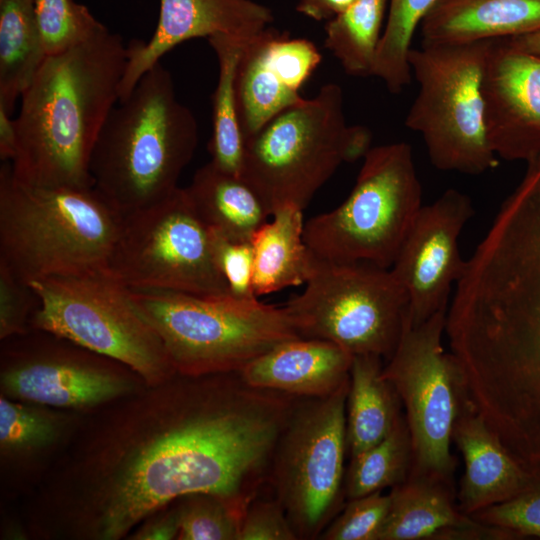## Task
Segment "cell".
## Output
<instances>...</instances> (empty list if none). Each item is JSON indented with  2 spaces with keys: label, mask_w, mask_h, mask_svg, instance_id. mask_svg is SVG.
<instances>
[{
  "label": "cell",
  "mask_w": 540,
  "mask_h": 540,
  "mask_svg": "<svg viewBox=\"0 0 540 540\" xmlns=\"http://www.w3.org/2000/svg\"><path fill=\"white\" fill-rule=\"evenodd\" d=\"M382 372L381 357L353 356L346 402L347 444L351 457L384 439L401 415L399 396Z\"/></svg>",
  "instance_id": "4316f807"
},
{
  "label": "cell",
  "mask_w": 540,
  "mask_h": 540,
  "mask_svg": "<svg viewBox=\"0 0 540 540\" xmlns=\"http://www.w3.org/2000/svg\"><path fill=\"white\" fill-rule=\"evenodd\" d=\"M421 207L411 146L371 147L348 197L308 220L304 241L322 259L391 268Z\"/></svg>",
  "instance_id": "ba28073f"
},
{
  "label": "cell",
  "mask_w": 540,
  "mask_h": 540,
  "mask_svg": "<svg viewBox=\"0 0 540 540\" xmlns=\"http://www.w3.org/2000/svg\"><path fill=\"white\" fill-rule=\"evenodd\" d=\"M34 12L47 56L62 53L107 28L74 0H34Z\"/></svg>",
  "instance_id": "d6a6232c"
},
{
  "label": "cell",
  "mask_w": 540,
  "mask_h": 540,
  "mask_svg": "<svg viewBox=\"0 0 540 540\" xmlns=\"http://www.w3.org/2000/svg\"><path fill=\"white\" fill-rule=\"evenodd\" d=\"M390 506V495L377 491L350 499L319 539L378 540Z\"/></svg>",
  "instance_id": "e575fe53"
},
{
  "label": "cell",
  "mask_w": 540,
  "mask_h": 540,
  "mask_svg": "<svg viewBox=\"0 0 540 540\" xmlns=\"http://www.w3.org/2000/svg\"><path fill=\"white\" fill-rule=\"evenodd\" d=\"M305 285L283 306L302 338L333 342L353 356L390 359L409 306L391 268L315 256Z\"/></svg>",
  "instance_id": "8fae6325"
},
{
  "label": "cell",
  "mask_w": 540,
  "mask_h": 540,
  "mask_svg": "<svg viewBox=\"0 0 540 540\" xmlns=\"http://www.w3.org/2000/svg\"><path fill=\"white\" fill-rule=\"evenodd\" d=\"M198 142L197 119L159 62L107 117L91 154L93 187L123 215L149 206L179 187Z\"/></svg>",
  "instance_id": "277c9868"
},
{
  "label": "cell",
  "mask_w": 540,
  "mask_h": 540,
  "mask_svg": "<svg viewBox=\"0 0 540 540\" xmlns=\"http://www.w3.org/2000/svg\"><path fill=\"white\" fill-rule=\"evenodd\" d=\"M185 190L208 229L234 241H251L271 216L256 190L242 177L211 162L200 167Z\"/></svg>",
  "instance_id": "d4e9b609"
},
{
  "label": "cell",
  "mask_w": 540,
  "mask_h": 540,
  "mask_svg": "<svg viewBox=\"0 0 540 540\" xmlns=\"http://www.w3.org/2000/svg\"><path fill=\"white\" fill-rule=\"evenodd\" d=\"M207 40L218 62V80L212 95L210 162L224 172L242 176L245 138L239 120L236 78L250 39L216 35Z\"/></svg>",
  "instance_id": "83f0119b"
},
{
  "label": "cell",
  "mask_w": 540,
  "mask_h": 540,
  "mask_svg": "<svg viewBox=\"0 0 540 540\" xmlns=\"http://www.w3.org/2000/svg\"><path fill=\"white\" fill-rule=\"evenodd\" d=\"M489 44L422 43L409 51L419 89L405 126L421 135L439 170L479 175L499 164L484 122L482 80Z\"/></svg>",
  "instance_id": "9c48e42d"
},
{
  "label": "cell",
  "mask_w": 540,
  "mask_h": 540,
  "mask_svg": "<svg viewBox=\"0 0 540 540\" xmlns=\"http://www.w3.org/2000/svg\"><path fill=\"white\" fill-rule=\"evenodd\" d=\"M32 287L0 263V339L29 332L37 307Z\"/></svg>",
  "instance_id": "8d00e7d4"
},
{
  "label": "cell",
  "mask_w": 540,
  "mask_h": 540,
  "mask_svg": "<svg viewBox=\"0 0 540 540\" xmlns=\"http://www.w3.org/2000/svg\"><path fill=\"white\" fill-rule=\"evenodd\" d=\"M130 294L179 374L239 372L275 346L302 338L283 306L164 290Z\"/></svg>",
  "instance_id": "52a82bcc"
},
{
  "label": "cell",
  "mask_w": 540,
  "mask_h": 540,
  "mask_svg": "<svg viewBox=\"0 0 540 540\" xmlns=\"http://www.w3.org/2000/svg\"><path fill=\"white\" fill-rule=\"evenodd\" d=\"M448 321L467 386L482 404L540 412V166L466 260Z\"/></svg>",
  "instance_id": "7a4b0ae2"
},
{
  "label": "cell",
  "mask_w": 540,
  "mask_h": 540,
  "mask_svg": "<svg viewBox=\"0 0 540 540\" xmlns=\"http://www.w3.org/2000/svg\"><path fill=\"white\" fill-rule=\"evenodd\" d=\"M353 355L322 339L283 342L250 361L240 371L251 387L294 397H323L350 378Z\"/></svg>",
  "instance_id": "7402d4cb"
},
{
  "label": "cell",
  "mask_w": 540,
  "mask_h": 540,
  "mask_svg": "<svg viewBox=\"0 0 540 540\" xmlns=\"http://www.w3.org/2000/svg\"><path fill=\"white\" fill-rule=\"evenodd\" d=\"M473 215L471 198L456 189L420 208L391 267L408 294L411 325L448 307L451 289L466 266L459 236Z\"/></svg>",
  "instance_id": "2e32d148"
},
{
  "label": "cell",
  "mask_w": 540,
  "mask_h": 540,
  "mask_svg": "<svg viewBox=\"0 0 540 540\" xmlns=\"http://www.w3.org/2000/svg\"><path fill=\"white\" fill-rule=\"evenodd\" d=\"M316 45L271 27L251 38L236 78L241 129L248 138L304 98L300 91L321 63Z\"/></svg>",
  "instance_id": "ac0fdd59"
},
{
  "label": "cell",
  "mask_w": 540,
  "mask_h": 540,
  "mask_svg": "<svg viewBox=\"0 0 540 540\" xmlns=\"http://www.w3.org/2000/svg\"><path fill=\"white\" fill-rule=\"evenodd\" d=\"M388 0H356L326 21L324 46L350 76H373Z\"/></svg>",
  "instance_id": "f546056e"
},
{
  "label": "cell",
  "mask_w": 540,
  "mask_h": 540,
  "mask_svg": "<svg viewBox=\"0 0 540 540\" xmlns=\"http://www.w3.org/2000/svg\"><path fill=\"white\" fill-rule=\"evenodd\" d=\"M179 533V510L176 500L146 517L130 533V540H172Z\"/></svg>",
  "instance_id": "ab89813d"
},
{
  "label": "cell",
  "mask_w": 540,
  "mask_h": 540,
  "mask_svg": "<svg viewBox=\"0 0 540 540\" xmlns=\"http://www.w3.org/2000/svg\"><path fill=\"white\" fill-rule=\"evenodd\" d=\"M517 47L534 52L540 53V30L513 38H509Z\"/></svg>",
  "instance_id": "7bdbcfd3"
},
{
  "label": "cell",
  "mask_w": 540,
  "mask_h": 540,
  "mask_svg": "<svg viewBox=\"0 0 540 540\" xmlns=\"http://www.w3.org/2000/svg\"><path fill=\"white\" fill-rule=\"evenodd\" d=\"M372 133L349 125L337 83L283 110L245 139L242 177L270 215L284 206L304 210L343 163L363 159Z\"/></svg>",
  "instance_id": "8992f818"
},
{
  "label": "cell",
  "mask_w": 540,
  "mask_h": 540,
  "mask_svg": "<svg viewBox=\"0 0 540 540\" xmlns=\"http://www.w3.org/2000/svg\"><path fill=\"white\" fill-rule=\"evenodd\" d=\"M438 0H388L387 16L379 43L373 76L390 93L398 94L411 83L408 61L415 31Z\"/></svg>",
  "instance_id": "1f68e13d"
},
{
  "label": "cell",
  "mask_w": 540,
  "mask_h": 540,
  "mask_svg": "<svg viewBox=\"0 0 540 540\" xmlns=\"http://www.w3.org/2000/svg\"><path fill=\"white\" fill-rule=\"evenodd\" d=\"M294 400L249 386L239 372L176 373L82 413L23 499L27 539H127L146 517L196 492L243 516L269 481Z\"/></svg>",
  "instance_id": "6da1fadb"
},
{
  "label": "cell",
  "mask_w": 540,
  "mask_h": 540,
  "mask_svg": "<svg viewBox=\"0 0 540 540\" xmlns=\"http://www.w3.org/2000/svg\"><path fill=\"white\" fill-rule=\"evenodd\" d=\"M274 21L272 10L254 0H160L158 23L147 41L127 46L119 101L177 45L194 38L227 35L251 39Z\"/></svg>",
  "instance_id": "d6986e66"
},
{
  "label": "cell",
  "mask_w": 540,
  "mask_h": 540,
  "mask_svg": "<svg viewBox=\"0 0 540 540\" xmlns=\"http://www.w3.org/2000/svg\"><path fill=\"white\" fill-rule=\"evenodd\" d=\"M123 214L94 187H38L0 168V263L32 281L107 269Z\"/></svg>",
  "instance_id": "5b68a950"
},
{
  "label": "cell",
  "mask_w": 540,
  "mask_h": 540,
  "mask_svg": "<svg viewBox=\"0 0 540 540\" xmlns=\"http://www.w3.org/2000/svg\"><path fill=\"white\" fill-rule=\"evenodd\" d=\"M176 502L179 510L177 540H238L242 516L223 498L196 492Z\"/></svg>",
  "instance_id": "836d02e7"
},
{
  "label": "cell",
  "mask_w": 540,
  "mask_h": 540,
  "mask_svg": "<svg viewBox=\"0 0 540 540\" xmlns=\"http://www.w3.org/2000/svg\"><path fill=\"white\" fill-rule=\"evenodd\" d=\"M452 440L465 462L458 494L463 514L470 516L529 490L531 475L501 445L464 393Z\"/></svg>",
  "instance_id": "44dd1931"
},
{
  "label": "cell",
  "mask_w": 540,
  "mask_h": 540,
  "mask_svg": "<svg viewBox=\"0 0 540 540\" xmlns=\"http://www.w3.org/2000/svg\"><path fill=\"white\" fill-rule=\"evenodd\" d=\"M17 152V130L15 119L0 106V158L12 162Z\"/></svg>",
  "instance_id": "b9f144b4"
},
{
  "label": "cell",
  "mask_w": 540,
  "mask_h": 540,
  "mask_svg": "<svg viewBox=\"0 0 540 540\" xmlns=\"http://www.w3.org/2000/svg\"><path fill=\"white\" fill-rule=\"evenodd\" d=\"M1 343L0 390L10 399L85 413L147 386L123 363L47 331Z\"/></svg>",
  "instance_id": "9a60e30c"
},
{
  "label": "cell",
  "mask_w": 540,
  "mask_h": 540,
  "mask_svg": "<svg viewBox=\"0 0 540 540\" xmlns=\"http://www.w3.org/2000/svg\"><path fill=\"white\" fill-rule=\"evenodd\" d=\"M287 514L274 496L255 497L247 506L240 524L238 540H297Z\"/></svg>",
  "instance_id": "f35d334b"
},
{
  "label": "cell",
  "mask_w": 540,
  "mask_h": 540,
  "mask_svg": "<svg viewBox=\"0 0 540 540\" xmlns=\"http://www.w3.org/2000/svg\"><path fill=\"white\" fill-rule=\"evenodd\" d=\"M412 451L405 417L399 416L389 434L351 457L345 474V497H362L403 483L409 476Z\"/></svg>",
  "instance_id": "4dcf8cb0"
},
{
  "label": "cell",
  "mask_w": 540,
  "mask_h": 540,
  "mask_svg": "<svg viewBox=\"0 0 540 540\" xmlns=\"http://www.w3.org/2000/svg\"><path fill=\"white\" fill-rule=\"evenodd\" d=\"M389 495V511L378 540L455 539L504 534L456 509L446 482L408 477L394 486Z\"/></svg>",
  "instance_id": "603a6c76"
},
{
  "label": "cell",
  "mask_w": 540,
  "mask_h": 540,
  "mask_svg": "<svg viewBox=\"0 0 540 540\" xmlns=\"http://www.w3.org/2000/svg\"><path fill=\"white\" fill-rule=\"evenodd\" d=\"M303 210H276L252 236L253 288L257 297L306 284L315 255L304 241Z\"/></svg>",
  "instance_id": "484cf974"
},
{
  "label": "cell",
  "mask_w": 540,
  "mask_h": 540,
  "mask_svg": "<svg viewBox=\"0 0 540 540\" xmlns=\"http://www.w3.org/2000/svg\"><path fill=\"white\" fill-rule=\"evenodd\" d=\"M210 237L215 264L228 285L230 295L240 301L258 300L253 288L251 241H234L211 231Z\"/></svg>",
  "instance_id": "d590c367"
},
{
  "label": "cell",
  "mask_w": 540,
  "mask_h": 540,
  "mask_svg": "<svg viewBox=\"0 0 540 540\" xmlns=\"http://www.w3.org/2000/svg\"><path fill=\"white\" fill-rule=\"evenodd\" d=\"M448 307L419 325L406 317L399 343L383 376L406 410L412 460L408 477L448 483L454 464L450 442L463 398L454 356L442 345Z\"/></svg>",
  "instance_id": "5bb4252c"
},
{
  "label": "cell",
  "mask_w": 540,
  "mask_h": 540,
  "mask_svg": "<svg viewBox=\"0 0 540 540\" xmlns=\"http://www.w3.org/2000/svg\"><path fill=\"white\" fill-rule=\"evenodd\" d=\"M29 285L38 301L32 329L117 360L148 386L176 374L160 336L132 300L130 289L107 269Z\"/></svg>",
  "instance_id": "30bf717a"
},
{
  "label": "cell",
  "mask_w": 540,
  "mask_h": 540,
  "mask_svg": "<svg viewBox=\"0 0 540 540\" xmlns=\"http://www.w3.org/2000/svg\"><path fill=\"white\" fill-rule=\"evenodd\" d=\"M472 519L503 531L540 537V490H528L482 509Z\"/></svg>",
  "instance_id": "74e56055"
},
{
  "label": "cell",
  "mask_w": 540,
  "mask_h": 540,
  "mask_svg": "<svg viewBox=\"0 0 540 540\" xmlns=\"http://www.w3.org/2000/svg\"><path fill=\"white\" fill-rule=\"evenodd\" d=\"M107 270L130 289L231 296L185 188L123 215Z\"/></svg>",
  "instance_id": "4fadbf2b"
},
{
  "label": "cell",
  "mask_w": 540,
  "mask_h": 540,
  "mask_svg": "<svg viewBox=\"0 0 540 540\" xmlns=\"http://www.w3.org/2000/svg\"><path fill=\"white\" fill-rule=\"evenodd\" d=\"M349 381L327 396L296 397L274 450L268 483L298 539H319L342 508Z\"/></svg>",
  "instance_id": "7c38bea8"
},
{
  "label": "cell",
  "mask_w": 540,
  "mask_h": 540,
  "mask_svg": "<svg viewBox=\"0 0 540 540\" xmlns=\"http://www.w3.org/2000/svg\"><path fill=\"white\" fill-rule=\"evenodd\" d=\"M540 30V0H438L420 25L422 43L461 44Z\"/></svg>",
  "instance_id": "cb8c5ba5"
},
{
  "label": "cell",
  "mask_w": 540,
  "mask_h": 540,
  "mask_svg": "<svg viewBox=\"0 0 540 540\" xmlns=\"http://www.w3.org/2000/svg\"><path fill=\"white\" fill-rule=\"evenodd\" d=\"M127 46L108 28L49 55L20 96L14 177L38 187H93L91 154L112 109Z\"/></svg>",
  "instance_id": "3957f363"
},
{
  "label": "cell",
  "mask_w": 540,
  "mask_h": 540,
  "mask_svg": "<svg viewBox=\"0 0 540 540\" xmlns=\"http://www.w3.org/2000/svg\"><path fill=\"white\" fill-rule=\"evenodd\" d=\"M356 0H296V10L315 21H328Z\"/></svg>",
  "instance_id": "60d3db41"
},
{
  "label": "cell",
  "mask_w": 540,
  "mask_h": 540,
  "mask_svg": "<svg viewBox=\"0 0 540 540\" xmlns=\"http://www.w3.org/2000/svg\"><path fill=\"white\" fill-rule=\"evenodd\" d=\"M46 57L34 0H0V106L9 114Z\"/></svg>",
  "instance_id": "f1b7e54d"
},
{
  "label": "cell",
  "mask_w": 540,
  "mask_h": 540,
  "mask_svg": "<svg viewBox=\"0 0 540 540\" xmlns=\"http://www.w3.org/2000/svg\"><path fill=\"white\" fill-rule=\"evenodd\" d=\"M484 122L498 158L526 161L540 156V53L509 38L490 40L482 80Z\"/></svg>",
  "instance_id": "e0dca14e"
},
{
  "label": "cell",
  "mask_w": 540,
  "mask_h": 540,
  "mask_svg": "<svg viewBox=\"0 0 540 540\" xmlns=\"http://www.w3.org/2000/svg\"><path fill=\"white\" fill-rule=\"evenodd\" d=\"M82 413L10 399L0 394L1 488L25 498L70 442Z\"/></svg>",
  "instance_id": "ffe728a7"
}]
</instances>
